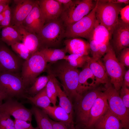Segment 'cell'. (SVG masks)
I'll return each instance as SVG.
<instances>
[{"label": "cell", "mask_w": 129, "mask_h": 129, "mask_svg": "<svg viewBox=\"0 0 129 129\" xmlns=\"http://www.w3.org/2000/svg\"><path fill=\"white\" fill-rule=\"evenodd\" d=\"M65 27L59 18L45 23L37 35L40 48H57L65 38Z\"/></svg>", "instance_id": "obj_3"}, {"label": "cell", "mask_w": 129, "mask_h": 129, "mask_svg": "<svg viewBox=\"0 0 129 129\" xmlns=\"http://www.w3.org/2000/svg\"><path fill=\"white\" fill-rule=\"evenodd\" d=\"M54 78L57 92V97L59 100V105L73 118L74 112L72 102L61 89L57 79L54 76Z\"/></svg>", "instance_id": "obj_27"}, {"label": "cell", "mask_w": 129, "mask_h": 129, "mask_svg": "<svg viewBox=\"0 0 129 129\" xmlns=\"http://www.w3.org/2000/svg\"><path fill=\"white\" fill-rule=\"evenodd\" d=\"M41 109L54 121L63 123L69 129H76L73 118L59 105Z\"/></svg>", "instance_id": "obj_19"}, {"label": "cell", "mask_w": 129, "mask_h": 129, "mask_svg": "<svg viewBox=\"0 0 129 129\" xmlns=\"http://www.w3.org/2000/svg\"><path fill=\"white\" fill-rule=\"evenodd\" d=\"M95 5L91 0H73L70 5L63 8L59 18L65 27L88 14L94 7Z\"/></svg>", "instance_id": "obj_6"}, {"label": "cell", "mask_w": 129, "mask_h": 129, "mask_svg": "<svg viewBox=\"0 0 129 129\" xmlns=\"http://www.w3.org/2000/svg\"><path fill=\"white\" fill-rule=\"evenodd\" d=\"M89 56L88 55L80 56L75 54H71L65 56L64 59L71 66L77 68L83 67L87 63Z\"/></svg>", "instance_id": "obj_31"}, {"label": "cell", "mask_w": 129, "mask_h": 129, "mask_svg": "<svg viewBox=\"0 0 129 129\" xmlns=\"http://www.w3.org/2000/svg\"><path fill=\"white\" fill-rule=\"evenodd\" d=\"M108 1L116 4H121L124 3L127 4L129 3V0H108Z\"/></svg>", "instance_id": "obj_45"}, {"label": "cell", "mask_w": 129, "mask_h": 129, "mask_svg": "<svg viewBox=\"0 0 129 129\" xmlns=\"http://www.w3.org/2000/svg\"><path fill=\"white\" fill-rule=\"evenodd\" d=\"M8 99V97L0 89V106L2 104L3 101Z\"/></svg>", "instance_id": "obj_44"}, {"label": "cell", "mask_w": 129, "mask_h": 129, "mask_svg": "<svg viewBox=\"0 0 129 129\" xmlns=\"http://www.w3.org/2000/svg\"><path fill=\"white\" fill-rule=\"evenodd\" d=\"M109 108L119 119L123 128L129 129V109L125 106L118 91L111 83L104 85Z\"/></svg>", "instance_id": "obj_10"}, {"label": "cell", "mask_w": 129, "mask_h": 129, "mask_svg": "<svg viewBox=\"0 0 129 129\" xmlns=\"http://www.w3.org/2000/svg\"><path fill=\"white\" fill-rule=\"evenodd\" d=\"M113 42L115 50L119 53L129 46V24L119 19L113 32Z\"/></svg>", "instance_id": "obj_15"}, {"label": "cell", "mask_w": 129, "mask_h": 129, "mask_svg": "<svg viewBox=\"0 0 129 129\" xmlns=\"http://www.w3.org/2000/svg\"><path fill=\"white\" fill-rule=\"evenodd\" d=\"M7 5L4 4H0V13L3 11Z\"/></svg>", "instance_id": "obj_47"}, {"label": "cell", "mask_w": 129, "mask_h": 129, "mask_svg": "<svg viewBox=\"0 0 129 129\" xmlns=\"http://www.w3.org/2000/svg\"><path fill=\"white\" fill-rule=\"evenodd\" d=\"M120 13L121 20L124 23L129 24V5L122 8Z\"/></svg>", "instance_id": "obj_40"}, {"label": "cell", "mask_w": 129, "mask_h": 129, "mask_svg": "<svg viewBox=\"0 0 129 129\" xmlns=\"http://www.w3.org/2000/svg\"><path fill=\"white\" fill-rule=\"evenodd\" d=\"M64 43L67 53L80 56L88 55L90 48L89 43L77 38H67Z\"/></svg>", "instance_id": "obj_21"}, {"label": "cell", "mask_w": 129, "mask_h": 129, "mask_svg": "<svg viewBox=\"0 0 129 129\" xmlns=\"http://www.w3.org/2000/svg\"><path fill=\"white\" fill-rule=\"evenodd\" d=\"M117 116L108 107L105 112L97 121L93 129H123Z\"/></svg>", "instance_id": "obj_20"}, {"label": "cell", "mask_w": 129, "mask_h": 129, "mask_svg": "<svg viewBox=\"0 0 129 129\" xmlns=\"http://www.w3.org/2000/svg\"><path fill=\"white\" fill-rule=\"evenodd\" d=\"M111 36L107 29L97 21L89 39L93 40L99 44L108 45Z\"/></svg>", "instance_id": "obj_25"}, {"label": "cell", "mask_w": 129, "mask_h": 129, "mask_svg": "<svg viewBox=\"0 0 129 129\" xmlns=\"http://www.w3.org/2000/svg\"><path fill=\"white\" fill-rule=\"evenodd\" d=\"M53 129H69L63 123L53 120L50 118Z\"/></svg>", "instance_id": "obj_41"}, {"label": "cell", "mask_w": 129, "mask_h": 129, "mask_svg": "<svg viewBox=\"0 0 129 129\" xmlns=\"http://www.w3.org/2000/svg\"><path fill=\"white\" fill-rule=\"evenodd\" d=\"M105 90L104 86H97L82 94L75 99L73 106V120L76 129H84L87 126L90 113L93 104L99 94Z\"/></svg>", "instance_id": "obj_2"}, {"label": "cell", "mask_w": 129, "mask_h": 129, "mask_svg": "<svg viewBox=\"0 0 129 129\" xmlns=\"http://www.w3.org/2000/svg\"><path fill=\"white\" fill-rule=\"evenodd\" d=\"M50 76L49 80L46 86L47 95L53 106H56L57 92L54 84V76L49 73H47Z\"/></svg>", "instance_id": "obj_32"}, {"label": "cell", "mask_w": 129, "mask_h": 129, "mask_svg": "<svg viewBox=\"0 0 129 129\" xmlns=\"http://www.w3.org/2000/svg\"><path fill=\"white\" fill-rule=\"evenodd\" d=\"M47 63L41 50L36 52L28 59L24 61L22 66L21 75L27 90L38 76L45 72Z\"/></svg>", "instance_id": "obj_5"}, {"label": "cell", "mask_w": 129, "mask_h": 129, "mask_svg": "<svg viewBox=\"0 0 129 129\" xmlns=\"http://www.w3.org/2000/svg\"><path fill=\"white\" fill-rule=\"evenodd\" d=\"M3 28L2 26L0 25V31L1 29Z\"/></svg>", "instance_id": "obj_49"}, {"label": "cell", "mask_w": 129, "mask_h": 129, "mask_svg": "<svg viewBox=\"0 0 129 129\" xmlns=\"http://www.w3.org/2000/svg\"><path fill=\"white\" fill-rule=\"evenodd\" d=\"M11 46L12 50L24 60L28 59L32 55L29 49L22 42L16 43Z\"/></svg>", "instance_id": "obj_33"}, {"label": "cell", "mask_w": 129, "mask_h": 129, "mask_svg": "<svg viewBox=\"0 0 129 129\" xmlns=\"http://www.w3.org/2000/svg\"><path fill=\"white\" fill-rule=\"evenodd\" d=\"M40 50L43 53L47 63H49L64 59L67 53L65 48L61 49L46 48Z\"/></svg>", "instance_id": "obj_28"}, {"label": "cell", "mask_w": 129, "mask_h": 129, "mask_svg": "<svg viewBox=\"0 0 129 129\" xmlns=\"http://www.w3.org/2000/svg\"><path fill=\"white\" fill-rule=\"evenodd\" d=\"M105 90L95 100L90 111L88 124L84 129H93L95 123L108 109V105Z\"/></svg>", "instance_id": "obj_16"}, {"label": "cell", "mask_w": 129, "mask_h": 129, "mask_svg": "<svg viewBox=\"0 0 129 129\" xmlns=\"http://www.w3.org/2000/svg\"><path fill=\"white\" fill-rule=\"evenodd\" d=\"M60 81L63 91L72 102L79 97L77 92L80 72L64 59L47 64L45 71Z\"/></svg>", "instance_id": "obj_1"}, {"label": "cell", "mask_w": 129, "mask_h": 129, "mask_svg": "<svg viewBox=\"0 0 129 129\" xmlns=\"http://www.w3.org/2000/svg\"><path fill=\"white\" fill-rule=\"evenodd\" d=\"M4 18L0 23V25L3 27L10 26L11 20V13L10 7L7 5L3 11Z\"/></svg>", "instance_id": "obj_37"}, {"label": "cell", "mask_w": 129, "mask_h": 129, "mask_svg": "<svg viewBox=\"0 0 129 129\" xmlns=\"http://www.w3.org/2000/svg\"><path fill=\"white\" fill-rule=\"evenodd\" d=\"M87 62L92 73L100 84L105 85L110 82L104 64L100 59L95 60L89 57Z\"/></svg>", "instance_id": "obj_22"}, {"label": "cell", "mask_w": 129, "mask_h": 129, "mask_svg": "<svg viewBox=\"0 0 129 129\" xmlns=\"http://www.w3.org/2000/svg\"><path fill=\"white\" fill-rule=\"evenodd\" d=\"M45 24L44 20L37 0L22 25L28 32L37 35Z\"/></svg>", "instance_id": "obj_14"}, {"label": "cell", "mask_w": 129, "mask_h": 129, "mask_svg": "<svg viewBox=\"0 0 129 129\" xmlns=\"http://www.w3.org/2000/svg\"><path fill=\"white\" fill-rule=\"evenodd\" d=\"M26 98L33 106L41 109L50 105L51 102L47 95L46 87L34 96H28Z\"/></svg>", "instance_id": "obj_29"}, {"label": "cell", "mask_w": 129, "mask_h": 129, "mask_svg": "<svg viewBox=\"0 0 129 129\" xmlns=\"http://www.w3.org/2000/svg\"><path fill=\"white\" fill-rule=\"evenodd\" d=\"M0 89L8 98H26L27 90L20 75L11 73H0Z\"/></svg>", "instance_id": "obj_7"}, {"label": "cell", "mask_w": 129, "mask_h": 129, "mask_svg": "<svg viewBox=\"0 0 129 129\" xmlns=\"http://www.w3.org/2000/svg\"><path fill=\"white\" fill-rule=\"evenodd\" d=\"M123 83L119 94L125 106L129 109V89Z\"/></svg>", "instance_id": "obj_36"}, {"label": "cell", "mask_w": 129, "mask_h": 129, "mask_svg": "<svg viewBox=\"0 0 129 129\" xmlns=\"http://www.w3.org/2000/svg\"><path fill=\"white\" fill-rule=\"evenodd\" d=\"M14 122L15 129H38L37 127H33L31 123L24 120L15 119Z\"/></svg>", "instance_id": "obj_38"}, {"label": "cell", "mask_w": 129, "mask_h": 129, "mask_svg": "<svg viewBox=\"0 0 129 129\" xmlns=\"http://www.w3.org/2000/svg\"><path fill=\"white\" fill-rule=\"evenodd\" d=\"M22 36L16 26H9L2 28L0 40L8 46L21 42Z\"/></svg>", "instance_id": "obj_24"}, {"label": "cell", "mask_w": 129, "mask_h": 129, "mask_svg": "<svg viewBox=\"0 0 129 129\" xmlns=\"http://www.w3.org/2000/svg\"><path fill=\"white\" fill-rule=\"evenodd\" d=\"M96 16L99 23L104 26L112 35L118 22V16L122 9L121 4L113 3L108 0H97Z\"/></svg>", "instance_id": "obj_4"}, {"label": "cell", "mask_w": 129, "mask_h": 129, "mask_svg": "<svg viewBox=\"0 0 129 129\" xmlns=\"http://www.w3.org/2000/svg\"><path fill=\"white\" fill-rule=\"evenodd\" d=\"M89 41L90 51L92 55L91 57L95 60L100 59L102 57L100 53V44L93 40H91Z\"/></svg>", "instance_id": "obj_35"}, {"label": "cell", "mask_w": 129, "mask_h": 129, "mask_svg": "<svg viewBox=\"0 0 129 129\" xmlns=\"http://www.w3.org/2000/svg\"><path fill=\"white\" fill-rule=\"evenodd\" d=\"M12 1L13 0H0V4L9 5Z\"/></svg>", "instance_id": "obj_46"}, {"label": "cell", "mask_w": 129, "mask_h": 129, "mask_svg": "<svg viewBox=\"0 0 129 129\" xmlns=\"http://www.w3.org/2000/svg\"><path fill=\"white\" fill-rule=\"evenodd\" d=\"M127 87H129V70L125 71L123 81V83Z\"/></svg>", "instance_id": "obj_42"}, {"label": "cell", "mask_w": 129, "mask_h": 129, "mask_svg": "<svg viewBox=\"0 0 129 129\" xmlns=\"http://www.w3.org/2000/svg\"><path fill=\"white\" fill-rule=\"evenodd\" d=\"M30 109L38 129H53L49 116L42 109L33 105Z\"/></svg>", "instance_id": "obj_26"}, {"label": "cell", "mask_w": 129, "mask_h": 129, "mask_svg": "<svg viewBox=\"0 0 129 129\" xmlns=\"http://www.w3.org/2000/svg\"><path fill=\"white\" fill-rule=\"evenodd\" d=\"M0 129H15L14 120L10 115L3 112H0Z\"/></svg>", "instance_id": "obj_34"}, {"label": "cell", "mask_w": 129, "mask_h": 129, "mask_svg": "<svg viewBox=\"0 0 129 129\" xmlns=\"http://www.w3.org/2000/svg\"><path fill=\"white\" fill-rule=\"evenodd\" d=\"M103 60L107 74L110 77L111 83L118 91L123 84L125 67L117 58L114 50L110 44Z\"/></svg>", "instance_id": "obj_9"}, {"label": "cell", "mask_w": 129, "mask_h": 129, "mask_svg": "<svg viewBox=\"0 0 129 129\" xmlns=\"http://www.w3.org/2000/svg\"><path fill=\"white\" fill-rule=\"evenodd\" d=\"M0 106V112L5 113L15 119L24 120L31 123L32 113L30 109L13 98H8Z\"/></svg>", "instance_id": "obj_12"}, {"label": "cell", "mask_w": 129, "mask_h": 129, "mask_svg": "<svg viewBox=\"0 0 129 129\" xmlns=\"http://www.w3.org/2000/svg\"><path fill=\"white\" fill-rule=\"evenodd\" d=\"M16 26L22 36V43L29 49L32 55L40 51V45L37 35L28 32L22 25Z\"/></svg>", "instance_id": "obj_23"}, {"label": "cell", "mask_w": 129, "mask_h": 129, "mask_svg": "<svg viewBox=\"0 0 129 129\" xmlns=\"http://www.w3.org/2000/svg\"><path fill=\"white\" fill-rule=\"evenodd\" d=\"M78 82L77 92L79 95L95 88L100 84L92 73L87 62L79 73Z\"/></svg>", "instance_id": "obj_18"}, {"label": "cell", "mask_w": 129, "mask_h": 129, "mask_svg": "<svg viewBox=\"0 0 129 129\" xmlns=\"http://www.w3.org/2000/svg\"><path fill=\"white\" fill-rule=\"evenodd\" d=\"M0 39V73H11L21 75L24 61Z\"/></svg>", "instance_id": "obj_11"}, {"label": "cell", "mask_w": 129, "mask_h": 129, "mask_svg": "<svg viewBox=\"0 0 129 129\" xmlns=\"http://www.w3.org/2000/svg\"><path fill=\"white\" fill-rule=\"evenodd\" d=\"M93 9L87 15L75 23L65 27V37L67 38L81 37L90 39L97 20L96 11L97 1Z\"/></svg>", "instance_id": "obj_8"}, {"label": "cell", "mask_w": 129, "mask_h": 129, "mask_svg": "<svg viewBox=\"0 0 129 129\" xmlns=\"http://www.w3.org/2000/svg\"><path fill=\"white\" fill-rule=\"evenodd\" d=\"M4 13L3 11L0 13V23H1L4 20Z\"/></svg>", "instance_id": "obj_48"}, {"label": "cell", "mask_w": 129, "mask_h": 129, "mask_svg": "<svg viewBox=\"0 0 129 129\" xmlns=\"http://www.w3.org/2000/svg\"><path fill=\"white\" fill-rule=\"evenodd\" d=\"M60 4L63 8L66 7L71 4L73 1L72 0H56Z\"/></svg>", "instance_id": "obj_43"}, {"label": "cell", "mask_w": 129, "mask_h": 129, "mask_svg": "<svg viewBox=\"0 0 129 129\" xmlns=\"http://www.w3.org/2000/svg\"><path fill=\"white\" fill-rule=\"evenodd\" d=\"M38 2L45 24L59 17L63 7L56 0H39Z\"/></svg>", "instance_id": "obj_17"}, {"label": "cell", "mask_w": 129, "mask_h": 129, "mask_svg": "<svg viewBox=\"0 0 129 129\" xmlns=\"http://www.w3.org/2000/svg\"><path fill=\"white\" fill-rule=\"evenodd\" d=\"M119 61L124 66H129V48H124L121 51L119 56Z\"/></svg>", "instance_id": "obj_39"}, {"label": "cell", "mask_w": 129, "mask_h": 129, "mask_svg": "<svg viewBox=\"0 0 129 129\" xmlns=\"http://www.w3.org/2000/svg\"><path fill=\"white\" fill-rule=\"evenodd\" d=\"M36 1L34 0H13V5L10 7L11 13L10 26L22 25Z\"/></svg>", "instance_id": "obj_13"}, {"label": "cell", "mask_w": 129, "mask_h": 129, "mask_svg": "<svg viewBox=\"0 0 129 129\" xmlns=\"http://www.w3.org/2000/svg\"><path fill=\"white\" fill-rule=\"evenodd\" d=\"M50 78L49 76L43 75L38 76L27 89L28 96L33 97L46 87Z\"/></svg>", "instance_id": "obj_30"}]
</instances>
